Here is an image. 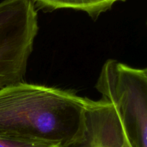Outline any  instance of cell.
<instances>
[{"mask_svg": "<svg viewBox=\"0 0 147 147\" xmlns=\"http://www.w3.org/2000/svg\"><path fill=\"white\" fill-rule=\"evenodd\" d=\"M38 30L32 0L0 2V90L23 82Z\"/></svg>", "mask_w": 147, "mask_h": 147, "instance_id": "cell-3", "label": "cell"}, {"mask_svg": "<svg viewBox=\"0 0 147 147\" xmlns=\"http://www.w3.org/2000/svg\"><path fill=\"white\" fill-rule=\"evenodd\" d=\"M0 147H60L47 142L27 140L0 135Z\"/></svg>", "mask_w": 147, "mask_h": 147, "instance_id": "cell-5", "label": "cell"}, {"mask_svg": "<svg viewBox=\"0 0 147 147\" xmlns=\"http://www.w3.org/2000/svg\"><path fill=\"white\" fill-rule=\"evenodd\" d=\"M113 105L131 147H147V70L116 60L103 64L95 86Z\"/></svg>", "mask_w": 147, "mask_h": 147, "instance_id": "cell-2", "label": "cell"}, {"mask_svg": "<svg viewBox=\"0 0 147 147\" xmlns=\"http://www.w3.org/2000/svg\"><path fill=\"white\" fill-rule=\"evenodd\" d=\"M36 9L53 11L60 9H71L85 11L93 20L109 11L116 2L126 0H32Z\"/></svg>", "mask_w": 147, "mask_h": 147, "instance_id": "cell-4", "label": "cell"}, {"mask_svg": "<svg viewBox=\"0 0 147 147\" xmlns=\"http://www.w3.org/2000/svg\"><path fill=\"white\" fill-rule=\"evenodd\" d=\"M124 147H131L130 145H129V142H127V143H126V144L125 145V146H124Z\"/></svg>", "mask_w": 147, "mask_h": 147, "instance_id": "cell-6", "label": "cell"}, {"mask_svg": "<svg viewBox=\"0 0 147 147\" xmlns=\"http://www.w3.org/2000/svg\"><path fill=\"white\" fill-rule=\"evenodd\" d=\"M86 97L23 82L0 90V135L63 147L81 129Z\"/></svg>", "mask_w": 147, "mask_h": 147, "instance_id": "cell-1", "label": "cell"}]
</instances>
